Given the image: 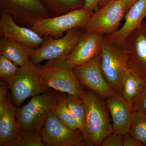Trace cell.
I'll return each instance as SVG.
<instances>
[{"label":"cell","instance_id":"1","mask_svg":"<svg viewBox=\"0 0 146 146\" xmlns=\"http://www.w3.org/2000/svg\"><path fill=\"white\" fill-rule=\"evenodd\" d=\"M80 98L86 111L84 137L88 146H100L105 138L113 132L105 99L89 90Z\"/></svg>","mask_w":146,"mask_h":146},{"label":"cell","instance_id":"2","mask_svg":"<svg viewBox=\"0 0 146 146\" xmlns=\"http://www.w3.org/2000/svg\"><path fill=\"white\" fill-rule=\"evenodd\" d=\"M39 68L43 82L49 89L80 98L85 93L66 58L47 60Z\"/></svg>","mask_w":146,"mask_h":146},{"label":"cell","instance_id":"3","mask_svg":"<svg viewBox=\"0 0 146 146\" xmlns=\"http://www.w3.org/2000/svg\"><path fill=\"white\" fill-rule=\"evenodd\" d=\"M59 94L51 91L32 97L17 109L16 118L21 129L41 131L49 115L54 112Z\"/></svg>","mask_w":146,"mask_h":146},{"label":"cell","instance_id":"4","mask_svg":"<svg viewBox=\"0 0 146 146\" xmlns=\"http://www.w3.org/2000/svg\"><path fill=\"white\" fill-rule=\"evenodd\" d=\"M5 82L8 84L13 104L17 108L28 98L50 90L43 82L39 65L32 62L20 67L16 75Z\"/></svg>","mask_w":146,"mask_h":146},{"label":"cell","instance_id":"5","mask_svg":"<svg viewBox=\"0 0 146 146\" xmlns=\"http://www.w3.org/2000/svg\"><path fill=\"white\" fill-rule=\"evenodd\" d=\"M94 12L83 8L76 9L60 16L39 19L29 28L42 37L59 38L70 30L82 27Z\"/></svg>","mask_w":146,"mask_h":146},{"label":"cell","instance_id":"6","mask_svg":"<svg viewBox=\"0 0 146 146\" xmlns=\"http://www.w3.org/2000/svg\"><path fill=\"white\" fill-rule=\"evenodd\" d=\"M86 34L81 27L75 28L66 32L63 36L55 38L46 37L44 44L33 49L31 60L37 65L44 60H49L60 58L68 57L76 45Z\"/></svg>","mask_w":146,"mask_h":146},{"label":"cell","instance_id":"7","mask_svg":"<svg viewBox=\"0 0 146 146\" xmlns=\"http://www.w3.org/2000/svg\"><path fill=\"white\" fill-rule=\"evenodd\" d=\"M127 10L123 0H112L94 12L82 28L86 33L112 34L119 29Z\"/></svg>","mask_w":146,"mask_h":146},{"label":"cell","instance_id":"8","mask_svg":"<svg viewBox=\"0 0 146 146\" xmlns=\"http://www.w3.org/2000/svg\"><path fill=\"white\" fill-rule=\"evenodd\" d=\"M101 56V68L105 79L116 93L122 96L123 75L128 67L121 50L104 36Z\"/></svg>","mask_w":146,"mask_h":146},{"label":"cell","instance_id":"9","mask_svg":"<svg viewBox=\"0 0 146 146\" xmlns=\"http://www.w3.org/2000/svg\"><path fill=\"white\" fill-rule=\"evenodd\" d=\"M42 141L47 146L88 145L80 129H72L60 121L54 111L48 116L41 131Z\"/></svg>","mask_w":146,"mask_h":146},{"label":"cell","instance_id":"10","mask_svg":"<svg viewBox=\"0 0 146 146\" xmlns=\"http://www.w3.org/2000/svg\"><path fill=\"white\" fill-rule=\"evenodd\" d=\"M129 68L146 81V20L120 47Z\"/></svg>","mask_w":146,"mask_h":146},{"label":"cell","instance_id":"11","mask_svg":"<svg viewBox=\"0 0 146 146\" xmlns=\"http://www.w3.org/2000/svg\"><path fill=\"white\" fill-rule=\"evenodd\" d=\"M0 11L29 28L39 19L51 17L41 0H0Z\"/></svg>","mask_w":146,"mask_h":146},{"label":"cell","instance_id":"12","mask_svg":"<svg viewBox=\"0 0 146 146\" xmlns=\"http://www.w3.org/2000/svg\"><path fill=\"white\" fill-rule=\"evenodd\" d=\"M101 53L88 63L73 67V71L82 86L106 100L117 93L102 72Z\"/></svg>","mask_w":146,"mask_h":146},{"label":"cell","instance_id":"13","mask_svg":"<svg viewBox=\"0 0 146 146\" xmlns=\"http://www.w3.org/2000/svg\"><path fill=\"white\" fill-rule=\"evenodd\" d=\"M0 36L16 40L33 49L42 46L46 38L29 28L20 25L10 15L2 12L0 16Z\"/></svg>","mask_w":146,"mask_h":146},{"label":"cell","instance_id":"14","mask_svg":"<svg viewBox=\"0 0 146 146\" xmlns=\"http://www.w3.org/2000/svg\"><path fill=\"white\" fill-rule=\"evenodd\" d=\"M104 38L102 33H86L66 59L73 67L88 63L101 52Z\"/></svg>","mask_w":146,"mask_h":146},{"label":"cell","instance_id":"15","mask_svg":"<svg viewBox=\"0 0 146 146\" xmlns=\"http://www.w3.org/2000/svg\"><path fill=\"white\" fill-rule=\"evenodd\" d=\"M125 18L122 27L114 33L104 36L110 43L119 47L146 18V0H138L134 3L127 11Z\"/></svg>","mask_w":146,"mask_h":146},{"label":"cell","instance_id":"16","mask_svg":"<svg viewBox=\"0 0 146 146\" xmlns=\"http://www.w3.org/2000/svg\"><path fill=\"white\" fill-rule=\"evenodd\" d=\"M105 102L112 118L113 132L122 135L128 133L133 112L131 102L117 94Z\"/></svg>","mask_w":146,"mask_h":146},{"label":"cell","instance_id":"17","mask_svg":"<svg viewBox=\"0 0 146 146\" xmlns=\"http://www.w3.org/2000/svg\"><path fill=\"white\" fill-rule=\"evenodd\" d=\"M33 49L11 38L1 36L0 54L7 58L15 65L22 67L31 62Z\"/></svg>","mask_w":146,"mask_h":146},{"label":"cell","instance_id":"18","mask_svg":"<svg viewBox=\"0 0 146 146\" xmlns=\"http://www.w3.org/2000/svg\"><path fill=\"white\" fill-rule=\"evenodd\" d=\"M17 109L9 97L3 112L0 115V146H5L21 130L15 119Z\"/></svg>","mask_w":146,"mask_h":146},{"label":"cell","instance_id":"19","mask_svg":"<svg viewBox=\"0 0 146 146\" xmlns=\"http://www.w3.org/2000/svg\"><path fill=\"white\" fill-rule=\"evenodd\" d=\"M146 82L129 68H127L122 77V97L123 98L131 102L141 91Z\"/></svg>","mask_w":146,"mask_h":146},{"label":"cell","instance_id":"20","mask_svg":"<svg viewBox=\"0 0 146 146\" xmlns=\"http://www.w3.org/2000/svg\"><path fill=\"white\" fill-rule=\"evenodd\" d=\"M51 17L83 8L84 0H41Z\"/></svg>","mask_w":146,"mask_h":146},{"label":"cell","instance_id":"21","mask_svg":"<svg viewBox=\"0 0 146 146\" xmlns=\"http://www.w3.org/2000/svg\"><path fill=\"white\" fill-rule=\"evenodd\" d=\"M40 131L21 130L5 146H44Z\"/></svg>","mask_w":146,"mask_h":146},{"label":"cell","instance_id":"22","mask_svg":"<svg viewBox=\"0 0 146 146\" xmlns=\"http://www.w3.org/2000/svg\"><path fill=\"white\" fill-rule=\"evenodd\" d=\"M54 112L58 119L68 127L71 129H78L76 120L68 108L67 94H59Z\"/></svg>","mask_w":146,"mask_h":146},{"label":"cell","instance_id":"23","mask_svg":"<svg viewBox=\"0 0 146 146\" xmlns=\"http://www.w3.org/2000/svg\"><path fill=\"white\" fill-rule=\"evenodd\" d=\"M129 133L146 146V112L133 111Z\"/></svg>","mask_w":146,"mask_h":146},{"label":"cell","instance_id":"24","mask_svg":"<svg viewBox=\"0 0 146 146\" xmlns=\"http://www.w3.org/2000/svg\"><path fill=\"white\" fill-rule=\"evenodd\" d=\"M68 105L76 120L79 129L83 131L86 120V111L81 99L74 95L67 94Z\"/></svg>","mask_w":146,"mask_h":146},{"label":"cell","instance_id":"25","mask_svg":"<svg viewBox=\"0 0 146 146\" xmlns=\"http://www.w3.org/2000/svg\"><path fill=\"white\" fill-rule=\"evenodd\" d=\"M20 67L3 56L0 55V78L1 80L7 81L18 72Z\"/></svg>","mask_w":146,"mask_h":146},{"label":"cell","instance_id":"26","mask_svg":"<svg viewBox=\"0 0 146 146\" xmlns=\"http://www.w3.org/2000/svg\"><path fill=\"white\" fill-rule=\"evenodd\" d=\"M133 111L146 112V82L143 88L131 101Z\"/></svg>","mask_w":146,"mask_h":146},{"label":"cell","instance_id":"27","mask_svg":"<svg viewBox=\"0 0 146 146\" xmlns=\"http://www.w3.org/2000/svg\"><path fill=\"white\" fill-rule=\"evenodd\" d=\"M100 146H123L122 135L112 132L105 138Z\"/></svg>","mask_w":146,"mask_h":146},{"label":"cell","instance_id":"28","mask_svg":"<svg viewBox=\"0 0 146 146\" xmlns=\"http://www.w3.org/2000/svg\"><path fill=\"white\" fill-rule=\"evenodd\" d=\"M8 84L6 82L1 80L0 83V115L2 114L9 95Z\"/></svg>","mask_w":146,"mask_h":146},{"label":"cell","instance_id":"29","mask_svg":"<svg viewBox=\"0 0 146 146\" xmlns=\"http://www.w3.org/2000/svg\"><path fill=\"white\" fill-rule=\"evenodd\" d=\"M123 146H144L137 138L127 133L122 135Z\"/></svg>","mask_w":146,"mask_h":146},{"label":"cell","instance_id":"30","mask_svg":"<svg viewBox=\"0 0 146 146\" xmlns=\"http://www.w3.org/2000/svg\"><path fill=\"white\" fill-rule=\"evenodd\" d=\"M100 0H84L83 8L88 11H96L98 10V7Z\"/></svg>","mask_w":146,"mask_h":146},{"label":"cell","instance_id":"31","mask_svg":"<svg viewBox=\"0 0 146 146\" xmlns=\"http://www.w3.org/2000/svg\"><path fill=\"white\" fill-rule=\"evenodd\" d=\"M124 1L126 4L127 6L128 9L132 5H133L138 0H123Z\"/></svg>","mask_w":146,"mask_h":146},{"label":"cell","instance_id":"32","mask_svg":"<svg viewBox=\"0 0 146 146\" xmlns=\"http://www.w3.org/2000/svg\"><path fill=\"white\" fill-rule=\"evenodd\" d=\"M111 1H112V0H100L98 7V9H99L101 7H102L103 6L105 5L108 2Z\"/></svg>","mask_w":146,"mask_h":146}]
</instances>
